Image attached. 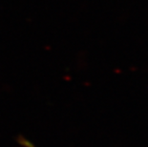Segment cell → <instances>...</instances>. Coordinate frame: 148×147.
<instances>
[{
  "label": "cell",
  "instance_id": "6da1fadb",
  "mask_svg": "<svg viewBox=\"0 0 148 147\" xmlns=\"http://www.w3.org/2000/svg\"><path fill=\"white\" fill-rule=\"evenodd\" d=\"M19 142L25 147H36L32 142H29V140L26 139H24V137H21V139H19Z\"/></svg>",
  "mask_w": 148,
  "mask_h": 147
}]
</instances>
